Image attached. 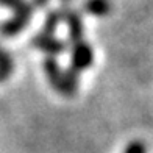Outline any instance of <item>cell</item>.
Returning a JSON list of instances; mask_svg holds the SVG:
<instances>
[{
  "label": "cell",
  "mask_w": 153,
  "mask_h": 153,
  "mask_svg": "<svg viewBox=\"0 0 153 153\" xmlns=\"http://www.w3.org/2000/svg\"><path fill=\"white\" fill-rule=\"evenodd\" d=\"M94 64V50L92 45L86 41H78L72 45L71 50V67L76 72L86 71Z\"/></svg>",
  "instance_id": "cell-1"
},
{
  "label": "cell",
  "mask_w": 153,
  "mask_h": 153,
  "mask_svg": "<svg viewBox=\"0 0 153 153\" xmlns=\"http://www.w3.org/2000/svg\"><path fill=\"white\" fill-rule=\"evenodd\" d=\"M31 47L47 53L48 56H56V55L62 53L67 48V42H64V41H61V39H56L55 36L38 33L36 36H33V39H31Z\"/></svg>",
  "instance_id": "cell-2"
},
{
  "label": "cell",
  "mask_w": 153,
  "mask_h": 153,
  "mask_svg": "<svg viewBox=\"0 0 153 153\" xmlns=\"http://www.w3.org/2000/svg\"><path fill=\"white\" fill-rule=\"evenodd\" d=\"M62 19L67 24V30H69V41L72 44L83 41V34H85V25H83L81 16L76 11H64L62 13Z\"/></svg>",
  "instance_id": "cell-3"
},
{
  "label": "cell",
  "mask_w": 153,
  "mask_h": 153,
  "mask_svg": "<svg viewBox=\"0 0 153 153\" xmlns=\"http://www.w3.org/2000/svg\"><path fill=\"white\" fill-rule=\"evenodd\" d=\"M31 16H24V14H14L11 19H8L6 22L0 25V33L6 38H13L22 31L27 25L30 24Z\"/></svg>",
  "instance_id": "cell-4"
},
{
  "label": "cell",
  "mask_w": 153,
  "mask_h": 153,
  "mask_svg": "<svg viewBox=\"0 0 153 153\" xmlns=\"http://www.w3.org/2000/svg\"><path fill=\"white\" fill-rule=\"evenodd\" d=\"M44 72L50 86L55 88L58 92H61V85H62V71L58 64V61L53 56H47L44 59Z\"/></svg>",
  "instance_id": "cell-5"
},
{
  "label": "cell",
  "mask_w": 153,
  "mask_h": 153,
  "mask_svg": "<svg viewBox=\"0 0 153 153\" xmlns=\"http://www.w3.org/2000/svg\"><path fill=\"white\" fill-rule=\"evenodd\" d=\"M78 83H80V72L75 69L69 67L67 71L62 72V85H61V94L72 97L78 91Z\"/></svg>",
  "instance_id": "cell-6"
},
{
  "label": "cell",
  "mask_w": 153,
  "mask_h": 153,
  "mask_svg": "<svg viewBox=\"0 0 153 153\" xmlns=\"http://www.w3.org/2000/svg\"><path fill=\"white\" fill-rule=\"evenodd\" d=\"M113 10V5H111V0H86L85 5H83V11L88 13V14L92 16H106Z\"/></svg>",
  "instance_id": "cell-7"
},
{
  "label": "cell",
  "mask_w": 153,
  "mask_h": 153,
  "mask_svg": "<svg viewBox=\"0 0 153 153\" xmlns=\"http://www.w3.org/2000/svg\"><path fill=\"white\" fill-rule=\"evenodd\" d=\"M61 20H62V11L52 10L47 14L45 20H44V25H42L41 33H42V34H48V36H53V33L56 31V28H58V25H59Z\"/></svg>",
  "instance_id": "cell-8"
},
{
  "label": "cell",
  "mask_w": 153,
  "mask_h": 153,
  "mask_svg": "<svg viewBox=\"0 0 153 153\" xmlns=\"http://www.w3.org/2000/svg\"><path fill=\"white\" fill-rule=\"evenodd\" d=\"M0 5L8 6L14 11V14H24V16H33V6L27 0H0Z\"/></svg>",
  "instance_id": "cell-9"
},
{
  "label": "cell",
  "mask_w": 153,
  "mask_h": 153,
  "mask_svg": "<svg viewBox=\"0 0 153 153\" xmlns=\"http://www.w3.org/2000/svg\"><path fill=\"white\" fill-rule=\"evenodd\" d=\"M0 69H5L11 74L14 71V61H13L11 55L2 47H0Z\"/></svg>",
  "instance_id": "cell-10"
},
{
  "label": "cell",
  "mask_w": 153,
  "mask_h": 153,
  "mask_svg": "<svg viewBox=\"0 0 153 153\" xmlns=\"http://www.w3.org/2000/svg\"><path fill=\"white\" fill-rule=\"evenodd\" d=\"M123 153H147V147L142 141H133L127 145Z\"/></svg>",
  "instance_id": "cell-11"
},
{
  "label": "cell",
  "mask_w": 153,
  "mask_h": 153,
  "mask_svg": "<svg viewBox=\"0 0 153 153\" xmlns=\"http://www.w3.org/2000/svg\"><path fill=\"white\" fill-rule=\"evenodd\" d=\"M48 2L50 0H31V6L33 8H45V6L48 5Z\"/></svg>",
  "instance_id": "cell-12"
},
{
  "label": "cell",
  "mask_w": 153,
  "mask_h": 153,
  "mask_svg": "<svg viewBox=\"0 0 153 153\" xmlns=\"http://www.w3.org/2000/svg\"><path fill=\"white\" fill-rule=\"evenodd\" d=\"M10 76H11V72L5 71V69H0V83L5 81V80H8Z\"/></svg>",
  "instance_id": "cell-13"
},
{
  "label": "cell",
  "mask_w": 153,
  "mask_h": 153,
  "mask_svg": "<svg viewBox=\"0 0 153 153\" xmlns=\"http://www.w3.org/2000/svg\"><path fill=\"white\" fill-rule=\"evenodd\" d=\"M64 2H66V0H64Z\"/></svg>",
  "instance_id": "cell-14"
}]
</instances>
